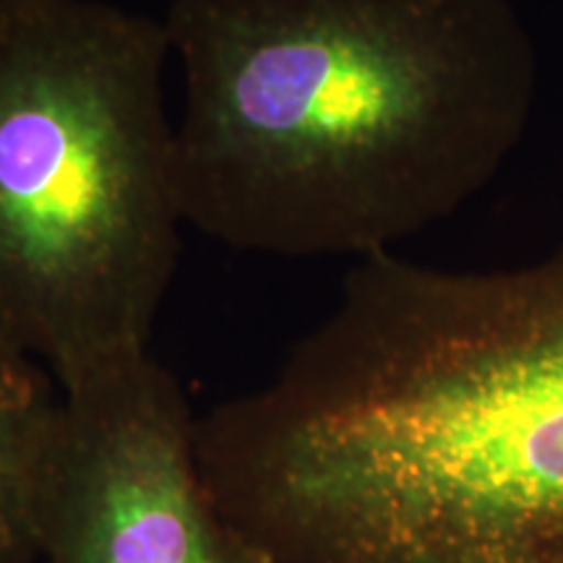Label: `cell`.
Here are the masks:
<instances>
[{
  "label": "cell",
  "instance_id": "cell-5",
  "mask_svg": "<svg viewBox=\"0 0 563 563\" xmlns=\"http://www.w3.org/2000/svg\"><path fill=\"white\" fill-rule=\"evenodd\" d=\"M60 415L63 391L53 373L0 336V563H40Z\"/></svg>",
  "mask_w": 563,
  "mask_h": 563
},
{
  "label": "cell",
  "instance_id": "cell-3",
  "mask_svg": "<svg viewBox=\"0 0 563 563\" xmlns=\"http://www.w3.org/2000/svg\"><path fill=\"white\" fill-rule=\"evenodd\" d=\"M165 21L0 0V336L60 389L150 352L186 228Z\"/></svg>",
  "mask_w": 563,
  "mask_h": 563
},
{
  "label": "cell",
  "instance_id": "cell-1",
  "mask_svg": "<svg viewBox=\"0 0 563 563\" xmlns=\"http://www.w3.org/2000/svg\"><path fill=\"white\" fill-rule=\"evenodd\" d=\"M196 443L274 563H563V251L477 272L361 258Z\"/></svg>",
  "mask_w": 563,
  "mask_h": 563
},
{
  "label": "cell",
  "instance_id": "cell-4",
  "mask_svg": "<svg viewBox=\"0 0 563 563\" xmlns=\"http://www.w3.org/2000/svg\"><path fill=\"white\" fill-rule=\"evenodd\" d=\"M60 391L40 563H274L217 504L199 418L152 350Z\"/></svg>",
  "mask_w": 563,
  "mask_h": 563
},
{
  "label": "cell",
  "instance_id": "cell-2",
  "mask_svg": "<svg viewBox=\"0 0 563 563\" xmlns=\"http://www.w3.org/2000/svg\"><path fill=\"white\" fill-rule=\"evenodd\" d=\"M186 224L282 258L391 253L496 180L538 51L514 0H173Z\"/></svg>",
  "mask_w": 563,
  "mask_h": 563
}]
</instances>
